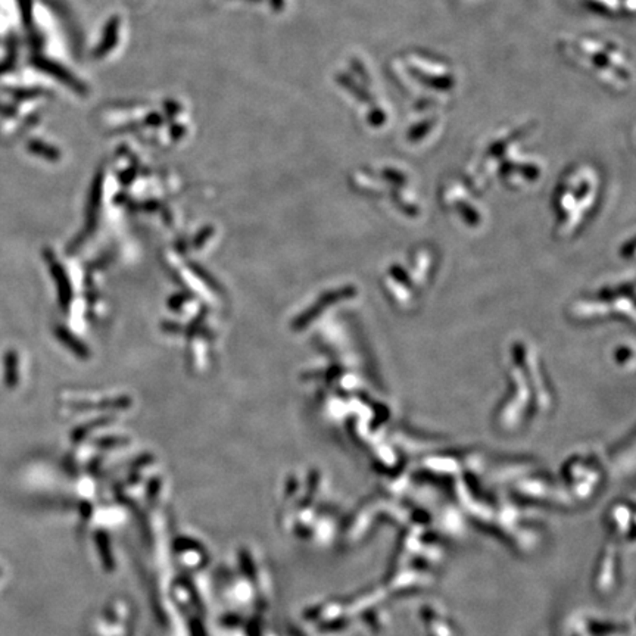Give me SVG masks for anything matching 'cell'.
<instances>
[{"instance_id": "cell-1", "label": "cell", "mask_w": 636, "mask_h": 636, "mask_svg": "<svg viewBox=\"0 0 636 636\" xmlns=\"http://www.w3.org/2000/svg\"><path fill=\"white\" fill-rule=\"evenodd\" d=\"M558 50L569 61L618 92H626L633 83V64L623 46L594 35L563 37Z\"/></svg>"}, {"instance_id": "cell-2", "label": "cell", "mask_w": 636, "mask_h": 636, "mask_svg": "<svg viewBox=\"0 0 636 636\" xmlns=\"http://www.w3.org/2000/svg\"><path fill=\"white\" fill-rule=\"evenodd\" d=\"M392 69L404 88L421 95L420 103L439 106L458 88L459 78L455 66L429 52H402L394 58Z\"/></svg>"}]
</instances>
